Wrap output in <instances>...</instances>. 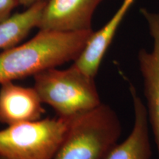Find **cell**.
<instances>
[{
    "mask_svg": "<svg viewBox=\"0 0 159 159\" xmlns=\"http://www.w3.org/2000/svg\"><path fill=\"white\" fill-rule=\"evenodd\" d=\"M93 32L39 30L27 42L5 49L0 53V84L74 62Z\"/></svg>",
    "mask_w": 159,
    "mask_h": 159,
    "instance_id": "obj_1",
    "label": "cell"
},
{
    "mask_svg": "<svg viewBox=\"0 0 159 159\" xmlns=\"http://www.w3.org/2000/svg\"><path fill=\"white\" fill-rule=\"evenodd\" d=\"M122 125L115 111L105 103L72 119L53 159H106L118 144Z\"/></svg>",
    "mask_w": 159,
    "mask_h": 159,
    "instance_id": "obj_2",
    "label": "cell"
},
{
    "mask_svg": "<svg viewBox=\"0 0 159 159\" xmlns=\"http://www.w3.org/2000/svg\"><path fill=\"white\" fill-rule=\"evenodd\" d=\"M33 78L41 102L54 109L57 116L75 118L102 103L94 77L74 64L65 69H45Z\"/></svg>",
    "mask_w": 159,
    "mask_h": 159,
    "instance_id": "obj_3",
    "label": "cell"
},
{
    "mask_svg": "<svg viewBox=\"0 0 159 159\" xmlns=\"http://www.w3.org/2000/svg\"><path fill=\"white\" fill-rule=\"evenodd\" d=\"M72 119L57 116L7 126L0 130V159H53Z\"/></svg>",
    "mask_w": 159,
    "mask_h": 159,
    "instance_id": "obj_4",
    "label": "cell"
},
{
    "mask_svg": "<svg viewBox=\"0 0 159 159\" xmlns=\"http://www.w3.org/2000/svg\"><path fill=\"white\" fill-rule=\"evenodd\" d=\"M141 13L148 24L152 48L150 51L141 49L138 61L144 83L145 105L159 159V13L145 8L141 9Z\"/></svg>",
    "mask_w": 159,
    "mask_h": 159,
    "instance_id": "obj_5",
    "label": "cell"
},
{
    "mask_svg": "<svg viewBox=\"0 0 159 159\" xmlns=\"http://www.w3.org/2000/svg\"><path fill=\"white\" fill-rule=\"evenodd\" d=\"M103 0H47L38 28L61 33L91 30L93 16Z\"/></svg>",
    "mask_w": 159,
    "mask_h": 159,
    "instance_id": "obj_6",
    "label": "cell"
},
{
    "mask_svg": "<svg viewBox=\"0 0 159 159\" xmlns=\"http://www.w3.org/2000/svg\"><path fill=\"white\" fill-rule=\"evenodd\" d=\"M0 85V123L10 126L41 119L45 110L34 87H24L13 81Z\"/></svg>",
    "mask_w": 159,
    "mask_h": 159,
    "instance_id": "obj_7",
    "label": "cell"
},
{
    "mask_svg": "<svg viewBox=\"0 0 159 159\" xmlns=\"http://www.w3.org/2000/svg\"><path fill=\"white\" fill-rule=\"evenodd\" d=\"M134 2L123 0L108 22L99 30L93 32L84 49L73 63L85 75L95 78L105 53Z\"/></svg>",
    "mask_w": 159,
    "mask_h": 159,
    "instance_id": "obj_8",
    "label": "cell"
},
{
    "mask_svg": "<svg viewBox=\"0 0 159 159\" xmlns=\"http://www.w3.org/2000/svg\"><path fill=\"white\" fill-rule=\"evenodd\" d=\"M129 91L134 106V126L129 136L114 147L106 159H150L152 156L146 105L134 85H130Z\"/></svg>",
    "mask_w": 159,
    "mask_h": 159,
    "instance_id": "obj_9",
    "label": "cell"
},
{
    "mask_svg": "<svg viewBox=\"0 0 159 159\" xmlns=\"http://www.w3.org/2000/svg\"><path fill=\"white\" fill-rule=\"evenodd\" d=\"M47 0L40 1L0 22V49H10L23 41L33 28H38Z\"/></svg>",
    "mask_w": 159,
    "mask_h": 159,
    "instance_id": "obj_10",
    "label": "cell"
},
{
    "mask_svg": "<svg viewBox=\"0 0 159 159\" xmlns=\"http://www.w3.org/2000/svg\"><path fill=\"white\" fill-rule=\"evenodd\" d=\"M19 5V0H0V22L8 19L12 11Z\"/></svg>",
    "mask_w": 159,
    "mask_h": 159,
    "instance_id": "obj_11",
    "label": "cell"
},
{
    "mask_svg": "<svg viewBox=\"0 0 159 159\" xmlns=\"http://www.w3.org/2000/svg\"><path fill=\"white\" fill-rule=\"evenodd\" d=\"M40 1H43V0H19V5H22L24 7H29L34 5L35 3L39 2Z\"/></svg>",
    "mask_w": 159,
    "mask_h": 159,
    "instance_id": "obj_12",
    "label": "cell"
}]
</instances>
